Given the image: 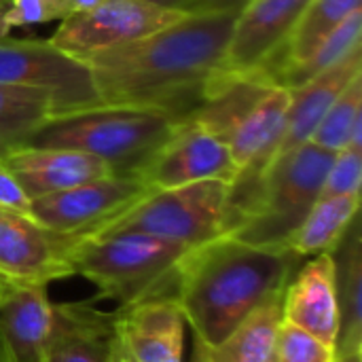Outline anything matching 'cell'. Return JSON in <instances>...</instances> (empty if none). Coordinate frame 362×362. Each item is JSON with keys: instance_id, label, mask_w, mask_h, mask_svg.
Instances as JSON below:
<instances>
[{"instance_id": "12", "label": "cell", "mask_w": 362, "mask_h": 362, "mask_svg": "<svg viewBox=\"0 0 362 362\" xmlns=\"http://www.w3.org/2000/svg\"><path fill=\"white\" fill-rule=\"evenodd\" d=\"M238 176L227 144L197 121H182L168 142L138 172L151 189H174L202 180H227Z\"/></svg>"}, {"instance_id": "39", "label": "cell", "mask_w": 362, "mask_h": 362, "mask_svg": "<svg viewBox=\"0 0 362 362\" xmlns=\"http://www.w3.org/2000/svg\"><path fill=\"white\" fill-rule=\"evenodd\" d=\"M2 2H4V0H0V4H2Z\"/></svg>"}, {"instance_id": "10", "label": "cell", "mask_w": 362, "mask_h": 362, "mask_svg": "<svg viewBox=\"0 0 362 362\" xmlns=\"http://www.w3.org/2000/svg\"><path fill=\"white\" fill-rule=\"evenodd\" d=\"M151 187L136 176L110 174L78 187L34 197L30 216L57 233H93L142 199Z\"/></svg>"}, {"instance_id": "11", "label": "cell", "mask_w": 362, "mask_h": 362, "mask_svg": "<svg viewBox=\"0 0 362 362\" xmlns=\"http://www.w3.org/2000/svg\"><path fill=\"white\" fill-rule=\"evenodd\" d=\"M81 238L51 231L30 214L0 210V278L45 286L70 278V252Z\"/></svg>"}, {"instance_id": "36", "label": "cell", "mask_w": 362, "mask_h": 362, "mask_svg": "<svg viewBox=\"0 0 362 362\" xmlns=\"http://www.w3.org/2000/svg\"><path fill=\"white\" fill-rule=\"evenodd\" d=\"M335 362H362V352H354L348 356H339Z\"/></svg>"}, {"instance_id": "31", "label": "cell", "mask_w": 362, "mask_h": 362, "mask_svg": "<svg viewBox=\"0 0 362 362\" xmlns=\"http://www.w3.org/2000/svg\"><path fill=\"white\" fill-rule=\"evenodd\" d=\"M102 0H53V8H55V17L57 19H66L70 15L76 13H85L93 6H98Z\"/></svg>"}, {"instance_id": "15", "label": "cell", "mask_w": 362, "mask_h": 362, "mask_svg": "<svg viewBox=\"0 0 362 362\" xmlns=\"http://www.w3.org/2000/svg\"><path fill=\"white\" fill-rule=\"evenodd\" d=\"M119 348L115 312L93 301L53 303L45 362H115Z\"/></svg>"}, {"instance_id": "24", "label": "cell", "mask_w": 362, "mask_h": 362, "mask_svg": "<svg viewBox=\"0 0 362 362\" xmlns=\"http://www.w3.org/2000/svg\"><path fill=\"white\" fill-rule=\"evenodd\" d=\"M361 4L362 0H310L284 47L276 51L261 68L299 62L308 57L325 36H329L337 25H341L350 15L361 11Z\"/></svg>"}, {"instance_id": "22", "label": "cell", "mask_w": 362, "mask_h": 362, "mask_svg": "<svg viewBox=\"0 0 362 362\" xmlns=\"http://www.w3.org/2000/svg\"><path fill=\"white\" fill-rule=\"evenodd\" d=\"M358 208L361 195L318 197L288 240V248L301 259L331 252L358 216Z\"/></svg>"}, {"instance_id": "14", "label": "cell", "mask_w": 362, "mask_h": 362, "mask_svg": "<svg viewBox=\"0 0 362 362\" xmlns=\"http://www.w3.org/2000/svg\"><path fill=\"white\" fill-rule=\"evenodd\" d=\"M310 0H248L235 15L225 72H257L284 47Z\"/></svg>"}, {"instance_id": "16", "label": "cell", "mask_w": 362, "mask_h": 362, "mask_svg": "<svg viewBox=\"0 0 362 362\" xmlns=\"http://www.w3.org/2000/svg\"><path fill=\"white\" fill-rule=\"evenodd\" d=\"M282 322L335 346L339 333V305L331 252L310 257L295 269L282 293Z\"/></svg>"}, {"instance_id": "29", "label": "cell", "mask_w": 362, "mask_h": 362, "mask_svg": "<svg viewBox=\"0 0 362 362\" xmlns=\"http://www.w3.org/2000/svg\"><path fill=\"white\" fill-rule=\"evenodd\" d=\"M53 0H4L0 4V36H8L17 28L40 25L53 21Z\"/></svg>"}, {"instance_id": "8", "label": "cell", "mask_w": 362, "mask_h": 362, "mask_svg": "<svg viewBox=\"0 0 362 362\" xmlns=\"http://www.w3.org/2000/svg\"><path fill=\"white\" fill-rule=\"evenodd\" d=\"M0 85L47 91L57 112L102 104L87 64L51 40L0 36Z\"/></svg>"}, {"instance_id": "19", "label": "cell", "mask_w": 362, "mask_h": 362, "mask_svg": "<svg viewBox=\"0 0 362 362\" xmlns=\"http://www.w3.org/2000/svg\"><path fill=\"white\" fill-rule=\"evenodd\" d=\"M362 76V51L356 49L344 62L333 66L331 70L322 72L320 76L312 78L310 83L288 89L291 106L286 117V129L278 146V155H284L301 144H308L333 106V102L341 95V91L354 81Z\"/></svg>"}, {"instance_id": "2", "label": "cell", "mask_w": 362, "mask_h": 362, "mask_svg": "<svg viewBox=\"0 0 362 362\" xmlns=\"http://www.w3.org/2000/svg\"><path fill=\"white\" fill-rule=\"evenodd\" d=\"M303 261L291 248H269L223 235L191 248L178 265L174 297L193 335L212 348L269 299L280 297Z\"/></svg>"}, {"instance_id": "28", "label": "cell", "mask_w": 362, "mask_h": 362, "mask_svg": "<svg viewBox=\"0 0 362 362\" xmlns=\"http://www.w3.org/2000/svg\"><path fill=\"white\" fill-rule=\"evenodd\" d=\"M362 148L346 146L335 153L327 172L320 197L331 195H361Z\"/></svg>"}, {"instance_id": "9", "label": "cell", "mask_w": 362, "mask_h": 362, "mask_svg": "<svg viewBox=\"0 0 362 362\" xmlns=\"http://www.w3.org/2000/svg\"><path fill=\"white\" fill-rule=\"evenodd\" d=\"M187 11H174L148 0H102L98 6L62 19L49 38L64 53L85 59L93 53L140 40Z\"/></svg>"}, {"instance_id": "40", "label": "cell", "mask_w": 362, "mask_h": 362, "mask_svg": "<svg viewBox=\"0 0 362 362\" xmlns=\"http://www.w3.org/2000/svg\"><path fill=\"white\" fill-rule=\"evenodd\" d=\"M272 362H276V361H272Z\"/></svg>"}, {"instance_id": "3", "label": "cell", "mask_w": 362, "mask_h": 362, "mask_svg": "<svg viewBox=\"0 0 362 362\" xmlns=\"http://www.w3.org/2000/svg\"><path fill=\"white\" fill-rule=\"evenodd\" d=\"M288 106V89L274 85L259 70L246 74L221 70L206 85L189 119L227 144L238 180L261 182L284 136Z\"/></svg>"}, {"instance_id": "5", "label": "cell", "mask_w": 362, "mask_h": 362, "mask_svg": "<svg viewBox=\"0 0 362 362\" xmlns=\"http://www.w3.org/2000/svg\"><path fill=\"white\" fill-rule=\"evenodd\" d=\"M191 248L140 233H83L70 252L72 276L89 280L102 299L121 305L174 295L178 265Z\"/></svg>"}, {"instance_id": "1", "label": "cell", "mask_w": 362, "mask_h": 362, "mask_svg": "<svg viewBox=\"0 0 362 362\" xmlns=\"http://www.w3.org/2000/svg\"><path fill=\"white\" fill-rule=\"evenodd\" d=\"M238 11H191L121 47L85 57L102 104L153 106L187 121L223 70Z\"/></svg>"}, {"instance_id": "21", "label": "cell", "mask_w": 362, "mask_h": 362, "mask_svg": "<svg viewBox=\"0 0 362 362\" xmlns=\"http://www.w3.org/2000/svg\"><path fill=\"white\" fill-rule=\"evenodd\" d=\"M362 34V11H356L350 15L341 25H337L329 36H325L308 57L299 62H286L269 68H261L259 72L272 81L278 87L284 89H295L312 78L320 76L322 72L331 70L339 62H344L348 55H352L356 49H361Z\"/></svg>"}, {"instance_id": "32", "label": "cell", "mask_w": 362, "mask_h": 362, "mask_svg": "<svg viewBox=\"0 0 362 362\" xmlns=\"http://www.w3.org/2000/svg\"><path fill=\"white\" fill-rule=\"evenodd\" d=\"M248 0H193L187 13L191 11H240Z\"/></svg>"}, {"instance_id": "38", "label": "cell", "mask_w": 362, "mask_h": 362, "mask_svg": "<svg viewBox=\"0 0 362 362\" xmlns=\"http://www.w3.org/2000/svg\"><path fill=\"white\" fill-rule=\"evenodd\" d=\"M0 362H13V358L6 354V350H4V346L0 344Z\"/></svg>"}, {"instance_id": "33", "label": "cell", "mask_w": 362, "mask_h": 362, "mask_svg": "<svg viewBox=\"0 0 362 362\" xmlns=\"http://www.w3.org/2000/svg\"><path fill=\"white\" fill-rule=\"evenodd\" d=\"M148 2L165 6V8H174V11H189V6L193 4V0H148Z\"/></svg>"}, {"instance_id": "4", "label": "cell", "mask_w": 362, "mask_h": 362, "mask_svg": "<svg viewBox=\"0 0 362 362\" xmlns=\"http://www.w3.org/2000/svg\"><path fill=\"white\" fill-rule=\"evenodd\" d=\"M180 123L163 108L95 104L53 112L17 146L81 151L106 161L115 174L138 176Z\"/></svg>"}, {"instance_id": "13", "label": "cell", "mask_w": 362, "mask_h": 362, "mask_svg": "<svg viewBox=\"0 0 362 362\" xmlns=\"http://www.w3.org/2000/svg\"><path fill=\"white\" fill-rule=\"evenodd\" d=\"M117 337L132 362H182L185 314L174 295H159L115 310Z\"/></svg>"}, {"instance_id": "18", "label": "cell", "mask_w": 362, "mask_h": 362, "mask_svg": "<svg viewBox=\"0 0 362 362\" xmlns=\"http://www.w3.org/2000/svg\"><path fill=\"white\" fill-rule=\"evenodd\" d=\"M2 161L30 199L115 174L106 161L70 148L17 146Z\"/></svg>"}, {"instance_id": "17", "label": "cell", "mask_w": 362, "mask_h": 362, "mask_svg": "<svg viewBox=\"0 0 362 362\" xmlns=\"http://www.w3.org/2000/svg\"><path fill=\"white\" fill-rule=\"evenodd\" d=\"M51 320L45 284L0 278V344L13 362H45Z\"/></svg>"}, {"instance_id": "37", "label": "cell", "mask_w": 362, "mask_h": 362, "mask_svg": "<svg viewBox=\"0 0 362 362\" xmlns=\"http://www.w3.org/2000/svg\"><path fill=\"white\" fill-rule=\"evenodd\" d=\"M115 362H129V358L125 356V352L121 350V346L117 348V354H115Z\"/></svg>"}, {"instance_id": "25", "label": "cell", "mask_w": 362, "mask_h": 362, "mask_svg": "<svg viewBox=\"0 0 362 362\" xmlns=\"http://www.w3.org/2000/svg\"><path fill=\"white\" fill-rule=\"evenodd\" d=\"M362 76L354 78L341 95L333 102L310 142L327 151H341L346 146L362 148Z\"/></svg>"}, {"instance_id": "27", "label": "cell", "mask_w": 362, "mask_h": 362, "mask_svg": "<svg viewBox=\"0 0 362 362\" xmlns=\"http://www.w3.org/2000/svg\"><path fill=\"white\" fill-rule=\"evenodd\" d=\"M276 362H335V346L325 344L322 339L282 322L276 339Z\"/></svg>"}, {"instance_id": "34", "label": "cell", "mask_w": 362, "mask_h": 362, "mask_svg": "<svg viewBox=\"0 0 362 362\" xmlns=\"http://www.w3.org/2000/svg\"><path fill=\"white\" fill-rule=\"evenodd\" d=\"M191 362H208V356H206V346H204L202 341H197V339H195V350H193Z\"/></svg>"}, {"instance_id": "20", "label": "cell", "mask_w": 362, "mask_h": 362, "mask_svg": "<svg viewBox=\"0 0 362 362\" xmlns=\"http://www.w3.org/2000/svg\"><path fill=\"white\" fill-rule=\"evenodd\" d=\"M339 305L335 356L362 352V240L358 216L331 250Z\"/></svg>"}, {"instance_id": "41", "label": "cell", "mask_w": 362, "mask_h": 362, "mask_svg": "<svg viewBox=\"0 0 362 362\" xmlns=\"http://www.w3.org/2000/svg\"><path fill=\"white\" fill-rule=\"evenodd\" d=\"M129 362H132V361H129Z\"/></svg>"}, {"instance_id": "30", "label": "cell", "mask_w": 362, "mask_h": 362, "mask_svg": "<svg viewBox=\"0 0 362 362\" xmlns=\"http://www.w3.org/2000/svg\"><path fill=\"white\" fill-rule=\"evenodd\" d=\"M30 202L32 199L25 195V191L13 176V172L0 159V210L30 214Z\"/></svg>"}, {"instance_id": "6", "label": "cell", "mask_w": 362, "mask_h": 362, "mask_svg": "<svg viewBox=\"0 0 362 362\" xmlns=\"http://www.w3.org/2000/svg\"><path fill=\"white\" fill-rule=\"evenodd\" d=\"M333 157V151L314 142L278 155L263 174L255 208L231 238L255 246L288 248V240L322 193Z\"/></svg>"}, {"instance_id": "7", "label": "cell", "mask_w": 362, "mask_h": 362, "mask_svg": "<svg viewBox=\"0 0 362 362\" xmlns=\"http://www.w3.org/2000/svg\"><path fill=\"white\" fill-rule=\"evenodd\" d=\"M227 180H202L174 189H153L93 233L140 231L187 248L231 233Z\"/></svg>"}, {"instance_id": "26", "label": "cell", "mask_w": 362, "mask_h": 362, "mask_svg": "<svg viewBox=\"0 0 362 362\" xmlns=\"http://www.w3.org/2000/svg\"><path fill=\"white\" fill-rule=\"evenodd\" d=\"M57 112L47 91L0 85V134L15 142L38 127L47 117Z\"/></svg>"}, {"instance_id": "23", "label": "cell", "mask_w": 362, "mask_h": 362, "mask_svg": "<svg viewBox=\"0 0 362 362\" xmlns=\"http://www.w3.org/2000/svg\"><path fill=\"white\" fill-rule=\"evenodd\" d=\"M282 325V295L269 299L221 344L208 348V362H272Z\"/></svg>"}, {"instance_id": "35", "label": "cell", "mask_w": 362, "mask_h": 362, "mask_svg": "<svg viewBox=\"0 0 362 362\" xmlns=\"http://www.w3.org/2000/svg\"><path fill=\"white\" fill-rule=\"evenodd\" d=\"M15 148V142L13 140H8L6 136H2L0 134V159H4L11 151Z\"/></svg>"}]
</instances>
